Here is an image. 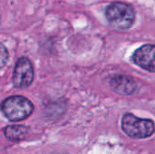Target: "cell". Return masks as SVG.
Returning a JSON list of instances; mask_svg holds the SVG:
<instances>
[{
	"label": "cell",
	"mask_w": 155,
	"mask_h": 154,
	"mask_svg": "<svg viewBox=\"0 0 155 154\" xmlns=\"http://www.w3.org/2000/svg\"><path fill=\"white\" fill-rule=\"evenodd\" d=\"M33 111V103L27 98L19 95L8 97L2 103L3 113L11 122L25 120L32 114Z\"/></svg>",
	"instance_id": "obj_2"
},
{
	"label": "cell",
	"mask_w": 155,
	"mask_h": 154,
	"mask_svg": "<svg viewBox=\"0 0 155 154\" xmlns=\"http://www.w3.org/2000/svg\"><path fill=\"white\" fill-rule=\"evenodd\" d=\"M105 17L112 27L126 30L131 28L135 21V11L126 3L114 2L106 7Z\"/></svg>",
	"instance_id": "obj_1"
},
{
	"label": "cell",
	"mask_w": 155,
	"mask_h": 154,
	"mask_svg": "<svg viewBox=\"0 0 155 154\" xmlns=\"http://www.w3.org/2000/svg\"><path fill=\"white\" fill-rule=\"evenodd\" d=\"M111 86L114 92L120 94L128 95L133 93L136 89L135 82L125 75H116L111 81Z\"/></svg>",
	"instance_id": "obj_6"
},
{
	"label": "cell",
	"mask_w": 155,
	"mask_h": 154,
	"mask_svg": "<svg viewBox=\"0 0 155 154\" xmlns=\"http://www.w3.org/2000/svg\"><path fill=\"white\" fill-rule=\"evenodd\" d=\"M12 80L16 88L25 89L31 85L34 80V68L28 58L21 57L18 59L15 66Z\"/></svg>",
	"instance_id": "obj_4"
},
{
	"label": "cell",
	"mask_w": 155,
	"mask_h": 154,
	"mask_svg": "<svg viewBox=\"0 0 155 154\" xmlns=\"http://www.w3.org/2000/svg\"><path fill=\"white\" fill-rule=\"evenodd\" d=\"M7 57H8V54H7L5 46L2 44L1 45V65H2V67L5 64V62L7 60Z\"/></svg>",
	"instance_id": "obj_8"
},
{
	"label": "cell",
	"mask_w": 155,
	"mask_h": 154,
	"mask_svg": "<svg viewBox=\"0 0 155 154\" xmlns=\"http://www.w3.org/2000/svg\"><path fill=\"white\" fill-rule=\"evenodd\" d=\"M132 59L135 64L149 72L155 73V45L144 44L138 48Z\"/></svg>",
	"instance_id": "obj_5"
},
{
	"label": "cell",
	"mask_w": 155,
	"mask_h": 154,
	"mask_svg": "<svg viewBox=\"0 0 155 154\" xmlns=\"http://www.w3.org/2000/svg\"><path fill=\"white\" fill-rule=\"evenodd\" d=\"M122 129L131 138L144 139L154 133L155 124L152 120L140 119L134 114L126 113L122 119Z\"/></svg>",
	"instance_id": "obj_3"
},
{
	"label": "cell",
	"mask_w": 155,
	"mask_h": 154,
	"mask_svg": "<svg viewBox=\"0 0 155 154\" xmlns=\"http://www.w3.org/2000/svg\"><path fill=\"white\" fill-rule=\"evenodd\" d=\"M5 136L11 141H21L27 134V129L22 125L7 126L4 130Z\"/></svg>",
	"instance_id": "obj_7"
}]
</instances>
